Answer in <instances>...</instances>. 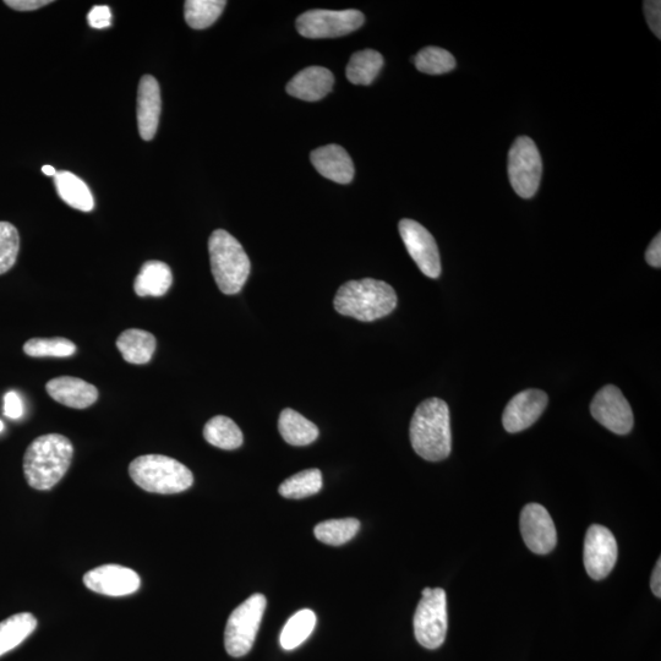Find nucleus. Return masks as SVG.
Returning a JSON list of instances; mask_svg holds the SVG:
<instances>
[{
	"mask_svg": "<svg viewBox=\"0 0 661 661\" xmlns=\"http://www.w3.org/2000/svg\"><path fill=\"white\" fill-rule=\"evenodd\" d=\"M417 455L429 462H440L450 456L452 433L450 408L440 398H428L413 414L409 428Z\"/></svg>",
	"mask_w": 661,
	"mask_h": 661,
	"instance_id": "nucleus-1",
	"label": "nucleus"
},
{
	"mask_svg": "<svg viewBox=\"0 0 661 661\" xmlns=\"http://www.w3.org/2000/svg\"><path fill=\"white\" fill-rule=\"evenodd\" d=\"M73 456L74 446L68 437L59 434L37 437L24 456L27 484L36 490H51L67 474Z\"/></svg>",
	"mask_w": 661,
	"mask_h": 661,
	"instance_id": "nucleus-2",
	"label": "nucleus"
},
{
	"mask_svg": "<svg viewBox=\"0 0 661 661\" xmlns=\"http://www.w3.org/2000/svg\"><path fill=\"white\" fill-rule=\"evenodd\" d=\"M397 294L389 283L364 278L349 281L338 289L333 305L338 314L363 322L390 315L397 307Z\"/></svg>",
	"mask_w": 661,
	"mask_h": 661,
	"instance_id": "nucleus-3",
	"label": "nucleus"
},
{
	"mask_svg": "<svg viewBox=\"0 0 661 661\" xmlns=\"http://www.w3.org/2000/svg\"><path fill=\"white\" fill-rule=\"evenodd\" d=\"M209 253L212 275L223 294L233 296L247 283L251 265L242 244L223 229L211 234Z\"/></svg>",
	"mask_w": 661,
	"mask_h": 661,
	"instance_id": "nucleus-4",
	"label": "nucleus"
},
{
	"mask_svg": "<svg viewBox=\"0 0 661 661\" xmlns=\"http://www.w3.org/2000/svg\"><path fill=\"white\" fill-rule=\"evenodd\" d=\"M130 478L147 493L172 495L187 491L194 484V475L184 464L162 455L135 458L129 466Z\"/></svg>",
	"mask_w": 661,
	"mask_h": 661,
	"instance_id": "nucleus-5",
	"label": "nucleus"
},
{
	"mask_svg": "<svg viewBox=\"0 0 661 661\" xmlns=\"http://www.w3.org/2000/svg\"><path fill=\"white\" fill-rule=\"evenodd\" d=\"M266 604L264 595L254 594L229 616L225 632V646L231 657H244L253 648Z\"/></svg>",
	"mask_w": 661,
	"mask_h": 661,
	"instance_id": "nucleus-6",
	"label": "nucleus"
},
{
	"mask_svg": "<svg viewBox=\"0 0 661 661\" xmlns=\"http://www.w3.org/2000/svg\"><path fill=\"white\" fill-rule=\"evenodd\" d=\"M542 156L535 142L528 136L517 138L508 152V178L513 190L522 199H531L542 180Z\"/></svg>",
	"mask_w": 661,
	"mask_h": 661,
	"instance_id": "nucleus-7",
	"label": "nucleus"
},
{
	"mask_svg": "<svg viewBox=\"0 0 661 661\" xmlns=\"http://www.w3.org/2000/svg\"><path fill=\"white\" fill-rule=\"evenodd\" d=\"M449 616H447V598L444 589H433L420 600L414 615V635L420 646L437 649L444 644Z\"/></svg>",
	"mask_w": 661,
	"mask_h": 661,
	"instance_id": "nucleus-8",
	"label": "nucleus"
},
{
	"mask_svg": "<svg viewBox=\"0 0 661 661\" xmlns=\"http://www.w3.org/2000/svg\"><path fill=\"white\" fill-rule=\"evenodd\" d=\"M364 14L359 10H310L297 19V30L307 38L346 36L363 26Z\"/></svg>",
	"mask_w": 661,
	"mask_h": 661,
	"instance_id": "nucleus-9",
	"label": "nucleus"
},
{
	"mask_svg": "<svg viewBox=\"0 0 661 661\" xmlns=\"http://www.w3.org/2000/svg\"><path fill=\"white\" fill-rule=\"evenodd\" d=\"M401 238L419 270L426 277L439 278L441 275V260L439 248L431 233L420 223L404 218L398 225Z\"/></svg>",
	"mask_w": 661,
	"mask_h": 661,
	"instance_id": "nucleus-10",
	"label": "nucleus"
},
{
	"mask_svg": "<svg viewBox=\"0 0 661 661\" xmlns=\"http://www.w3.org/2000/svg\"><path fill=\"white\" fill-rule=\"evenodd\" d=\"M619 555L614 534L608 528L593 524L584 540V567L594 581H602L614 570Z\"/></svg>",
	"mask_w": 661,
	"mask_h": 661,
	"instance_id": "nucleus-11",
	"label": "nucleus"
},
{
	"mask_svg": "<svg viewBox=\"0 0 661 661\" xmlns=\"http://www.w3.org/2000/svg\"><path fill=\"white\" fill-rule=\"evenodd\" d=\"M591 413L599 424L617 435L630 433L635 423L630 403L614 385L603 387L594 396Z\"/></svg>",
	"mask_w": 661,
	"mask_h": 661,
	"instance_id": "nucleus-12",
	"label": "nucleus"
},
{
	"mask_svg": "<svg viewBox=\"0 0 661 661\" xmlns=\"http://www.w3.org/2000/svg\"><path fill=\"white\" fill-rule=\"evenodd\" d=\"M520 526L524 543L532 553L548 555L555 549L557 544L555 523L544 506L539 504L524 506Z\"/></svg>",
	"mask_w": 661,
	"mask_h": 661,
	"instance_id": "nucleus-13",
	"label": "nucleus"
},
{
	"mask_svg": "<svg viewBox=\"0 0 661 661\" xmlns=\"http://www.w3.org/2000/svg\"><path fill=\"white\" fill-rule=\"evenodd\" d=\"M84 584L90 591L107 597H127L139 591L141 579L131 568L105 565L86 573Z\"/></svg>",
	"mask_w": 661,
	"mask_h": 661,
	"instance_id": "nucleus-14",
	"label": "nucleus"
},
{
	"mask_svg": "<svg viewBox=\"0 0 661 661\" xmlns=\"http://www.w3.org/2000/svg\"><path fill=\"white\" fill-rule=\"evenodd\" d=\"M549 397L542 390H526L508 402L502 424L508 433L516 434L531 428L548 406Z\"/></svg>",
	"mask_w": 661,
	"mask_h": 661,
	"instance_id": "nucleus-15",
	"label": "nucleus"
},
{
	"mask_svg": "<svg viewBox=\"0 0 661 661\" xmlns=\"http://www.w3.org/2000/svg\"><path fill=\"white\" fill-rule=\"evenodd\" d=\"M161 90L154 76H142L138 90V127L142 140L155 138L161 117Z\"/></svg>",
	"mask_w": 661,
	"mask_h": 661,
	"instance_id": "nucleus-16",
	"label": "nucleus"
},
{
	"mask_svg": "<svg viewBox=\"0 0 661 661\" xmlns=\"http://www.w3.org/2000/svg\"><path fill=\"white\" fill-rule=\"evenodd\" d=\"M311 163L322 177L338 184H349L354 178L351 156L340 145L319 147L310 154Z\"/></svg>",
	"mask_w": 661,
	"mask_h": 661,
	"instance_id": "nucleus-17",
	"label": "nucleus"
},
{
	"mask_svg": "<svg viewBox=\"0 0 661 661\" xmlns=\"http://www.w3.org/2000/svg\"><path fill=\"white\" fill-rule=\"evenodd\" d=\"M46 390L54 401L74 409L89 408L98 398V391L94 385L71 376H60L48 381Z\"/></svg>",
	"mask_w": 661,
	"mask_h": 661,
	"instance_id": "nucleus-18",
	"label": "nucleus"
},
{
	"mask_svg": "<svg viewBox=\"0 0 661 661\" xmlns=\"http://www.w3.org/2000/svg\"><path fill=\"white\" fill-rule=\"evenodd\" d=\"M335 78L329 69L309 67L294 76L289 81L286 90L288 95L307 102H316L329 95Z\"/></svg>",
	"mask_w": 661,
	"mask_h": 661,
	"instance_id": "nucleus-19",
	"label": "nucleus"
},
{
	"mask_svg": "<svg viewBox=\"0 0 661 661\" xmlns=\"http://www.w3.org/2000/svg\"><path fill=\"white\" fill-rule=\"evenodd\" d=\"M173 284L171 267L162 261H147L135 278L134 291L139 297L165 296Z\"/></svg>",
	"mask_w": 661,
	"mask_h": 661,
	"instance_id": "nucleus-20",
	"label": "nucleus"
},
{
	"mask_svg": "<svg viewBox=\"0 0 661 661\" xmlns=\"http://www.w3.org/2000/svg\"><path fill=\"white\" fill-rule=\"evenodd\" d=\"M156 346V337L150 332L139 329L124 331L117 340V347L125 362L136 365L149 363Z\"/></svg>",
	"mask_w": 661,
	"mask_h": 661,
	"instance_id": "nucleus-21",
	"label": "nucleus"
},
{
	"mask_svg": "<svg viewBox=\"0 0 661 661\" xmlns=\"http://www.w3.org/2000/svg\"><path fill=\"white\" fill-rule=\"evenodd\" d=\"M278 430L283 440L292 446H308L319 437L318 426L291 408L282 411Z\"/></svg>",
	"mask_w": 661,
	"mask_h": 661,
	"instance_id": "nucleus-22",
	"label": "nucleus"
},
{
	"mask_svg": "<svg viewBox=\"0 0 661 661\" xmlns=\"http://www.w3.org/2000/svg\"><path fill=\"white\" fill-rule=\"evenodd\" d=\"M60 199L73 209L90 212L94 210L95 201L91 190L87 187L84 180L76 177L75 174L68 171L57 172L54 177Z\"/></svg>",
	"mask_w": 661,
	"mask_h": 661,
	"instance_id": "nucleus-23",
	"label": "nucleus"
},
{
	"mask_svg": "<svg viewBox=\"0 0 661 661\" xmlns=\"http://www.w3.org/2000/svg\"><path fill=\"white\" fill-rule=\"evenodd\" d=\"M37 628L36 617L21 613L0 622V657L19 647Z\"/></svg>",
	"mask_w": 661,
	"mask_h": 661,
	"instance_id": "nucleus-24",
	"label": "nucleus"
},
{
	"mask_svg": "<svg viewBox=\"0 0 661 661\" xmlns=\"http://www.w3.org/2000/svg\"><path fill=\"white\" fill-rule=\"evenodd\" d=\"M204 437L210 445L227 451L239 449L244 441L242 430L225 415H217L206 423Z\"/></svg>",
	"mask_w": 661,
	"mask_h": 661,
	"instance_id": "nucleus-25",
	"label": "nucleus"
},
{
	"mask_svg": "<svg viewBox=\"0 0 661 661\" xmlns=\"http://www.w3.org/2000/svg\"><path fill=\"white\" fill-rule=\"evenodd\" d=\"M384 67V58L374 49L354 53L347 65V79L354 85L368 86L378 78Z\"/></svg>",
	"mask_w": 661,
	"mask_h": 661,
	"instance_id": "nucleus-26",
	"label": "nucleus"
},
{
	"mask_svg": "<svg viewBox=\"0 0 661 661\" xmlns=\"http://www.w3.org/2000/svg\"><path fill=\"white\" fill-rule=\"evenodd\" d=\"M226 5L225 0H188L184 3L185 21L191 29H207L220 18Z\"/></svg>",
	"mask_w": 661,
	"mask_h": 661,
	"instance_id": "nucleus-27",
	"label": "nucleus"
},
{
	"mask_svg": "<svg viewBox=\"0 0 661 661\" xmlns=\"http://www.w3.org/2000/svg\"><path fill=\"white\" fill-rule=\"evenodd\" d=\"M316 626V615L313 610L305 609L298 611L291 619L288 620L286 626L283 627L281 633V646L284 650H293L302 646L307 641L311 633H313Z\"/></svg>",
	"mask_w": 661,
	"mask_h": 661,
	"instance_id": "nucleus-28",
	"label": "nucleus"
},
{
	"mask_svg": "<svg viewBox=\"0 0 661 661\" xmlns=\"http://www.w3.org/2000/svg\"><path fill=\"white\" fill-rule=\"evenodd\" d=\"M322 474L319 469H307L288 478L280 486V494L286 499L300 500L320 493Z\"/></svg>",
	"mask_w": 661,
	"mask_h": 661,
	"instance_id": "nucleus-29",
	"label": "nucleus"
},
{
	"mask_svg": "<svg viewBox=\"0 0 661 661\" xmlns=\"http://www.w3.org/2000/svg\"><path fill=\"white\" fill-rule=\"evenodd\" d=\"M360 529V522L355 518L331 520L318 524L314 529L316 539L321 543L340 546L351 542Z\"/></svg>",
	"mask_w": 661,
	"mask_h": 661,
	"instance_id": "nucleus-30",
	"label": "nucleus"
},
{
	"mask_svg": "<svg viewBox=\"0 0 661 661\" xmlns=\"http://www.w3.org/2000/svg\"><path fill=\"white\" fill-rule=\"evenodd\" d=\"M415 67L424 74L442 75L456 68V59L440 47H426L414 58Z\"/></svg>",
	"mask_w": 661,
	"mask_h": 661,
	"instance_id": "nucleus-31",
	"label": "nucleus"
},
{
	"mask_svg": "<svg viewBox=\"0 0 661 661\" xmlns=\"http://www.w3.org/2000/svg\"><path fill=\"white\" fill-rule=\"evenodd\" d=\"M25 354L32 358H69L76 352V346L67 338H31L24 346Z\"/></svg>",
	"mask_w": 661,
	"mask_h": 661,
	"instance_id": "nucleus-32",
	"label": "nucleus"
},
{
	"mask_svg": "<svg viewBox=\"0 0 661 661\" xmlns=\"http://www.w3.org/2000/svg\"><path fill=\"white\" fill-rule=\"evenodd\" d=\"M20 249L18 229L12 223L0 222V275L15 265Z\"/></svg>",
	"mask_w": 661,
	"mask_h": 661,
	"instance_id": "nucleus-33",
	"label": "nucleus"
},
{
	"mask_svg": "<svg viewBox=\"0 0 661 661\" xmlns=\"http://www.w3.org/2000/svg\"><path fill=\"white\" fill-rule=\"evenodd\" d=\"M644 15L649 25V29L660 40L661 38V2L659 0H648L644 2Z\"/></svg>",
	"mask_w": 661,
	"mask_h": 661,
	"instance_id": "nucleus-34",
	"label": "nucleus"
},
{
	"mask_svg": "<svg viewBox=\"0 0 661 661\" xmlns=\"http://www.w3.org/2000/svg\"><path fill=\"white\" fill-rule=\"evenodd\" d=\"M89 24L94 29L102 30L112 24V12L107 5H97L91 9L89 16H87Z\"/></svg>",
	"mask_w": 661,
	"mask_h": 661,
	"instance_id": "nucleus-35",
	"label": "nucleus"
},
{
	"mask_svg": "<svg viewBox=\"0 0 661 661\" xmlns=\"http://www.w3.org/2000/svg\"><path fill=\"white\" fill-rule=\"evenodd\" d=\"M4 414L9 419H20L24 415V403L18 392L9 391L4 396Z\"/></svg>",
	"mask_w": 661,
	"mask_h": 661,
	"instance_id": "nucleus-36",
	"label": "nucleus"
},
{
	"mask_svg": "<svg viewBox=\"0 0 661 661\" xmlns=\"http://www.w3.org/2000/svg\"><path fill=\"white\" fill-rule=\"evenodd\" d=\"M52 0H5V5L18 12H34V10L46 7Z\"/></svg>",
	"mask_w": 661,
	"mask_h": 661,
	"instance_id": "nucleus-37",
	"label": "nucleus"
},
{
	"mask_svg": "<svg viewBox=\"0 0 661 661\" xmlns=\"http://www.w3.org/2000/svg\"><path fill=\"white\" fill-rule=\"evenodd\" d=\"M646 261L648 265L660 269L661 267V234L653 239L646 251Z\"/></svg>",
	"mask_w": 661,
	"mask_h": 661,
	"instance_id": "nucleus-38",
	"label": "nucleus"
},
{
	"mask_svg": "<svg viewBox=\"0 0 661 661\" xmlns=\"http://www.w3.org/2000/svg\"><path fill=\"white\" fill-rule=\"evenodd\" d=\"M650 588H652V592L654 593L655 597L661 598V560L659 559L657 562V565L654 567V571L652 573V578H650Z\"/></svg>",
	"mask_w": 661,
	"mask_h": 661,
	"instance_id": "nucleus-39",
	"label": "nucleus"
},
{
	"mask_svg": "<svg viewBox=\"0 0 661 661\" xmlns=\"http://www.w3.org/2000/svg\"><path fill=\"white\" fill-rule=\"evenodd\" d=\"M42 172L46 174L48 177H56L57 171L56 168L52 166H43L42 167Z\"/></svg>",
	"mask_w": 661,
	"mask_h": 661,
	"instance_id": "nucleus-40",
	"label": "nucleus"
},
{
	"mask_svg": "<svg viewBox=\"0 0 661 661\" xmlns=\"http://www.w3.org/2000/svg\"><path fill=\"white\" fill-rule=\"evenodd\" d=\"M431 592H433V589L428 587V588L424 589V591L422 592V595H423V597H425V595H429Z\"/></svg>",
	"mask_w": 661,
	"mask_h": 661,
	"instance_id": "nucleus-41",
	"label": "nucleus"
},
{
	"mask_svg": "<svg viewBox=\"0 0 661 661\" xmlns=\"http://www.w3.org/2000/svg\"><path fill=\"white\" fill-rule=\"evenodd\" d=\"M4 430V423L0 420V433Z\"/></svg>",
	"mask_w": 661,
	"mask_h": 661,
	"instance_id": "nucleus-42",
	"label": "nucleus"
}]
</instances>
